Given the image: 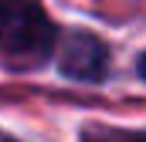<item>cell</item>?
Returning <instances> with one entry per match:
<instances>
[{
	"label": "cell",
	"instance_id": "obj_1",
	"mask_svg": "<svg viewBox=\"0 0 146 142\" xmlns=\"http://www.w3.org/2000/svg\"><path fill=\"white\" fill-rule=\"evenodd\" d=\"M58 31L37 0H0V64L34 71L51 61Z\"/></svg>",
	"mask_w": 146,
	"mask_h": 142
},
{
	"label": "cell",
	"instance_id": "obj_2",
	"mask_svg": "<svg viewBox=\"0 0 146 142\" xmlns=\"http://www.w3.org/2000/svg\"><path fill=\"white\" fill-rule=\"evenodd\" d=\"M58 68L72 81H102L109 71V47L88 31H72L61 37L58 51Z\"/></svg>",
	"mask_w": 146,
	"mask_h": 142
},
{
	"label": "cell",
	"instance_id": "obj_3",
	"mask_svg": "<svg viewBox=\"0 0 146 142\" xmlns=\"http://www.w3.org/2000/svg\"><path fill=\"white\" fill-rule=\"evenodd\" d=\"M139 74H143V78H146V54H143V58H139Z\"/></svg>",
	"mask_w": 146,
	"mask_h": 142
},
{
	"label": "cell",
	"instance_id": "obj_4",
	"mask_svg": "<svg viewBox=\"0 0 146 142\" xmlns=\"http://www.w3.org/2000/svg\"><path fill=\"white\" fill-rule=\"evenodd\" d=\"M0 142H17L14 135H7V132H0Z\"/></svg>",
	"mask_w": 146,
	"mask_h": 142
}]
</instances>
